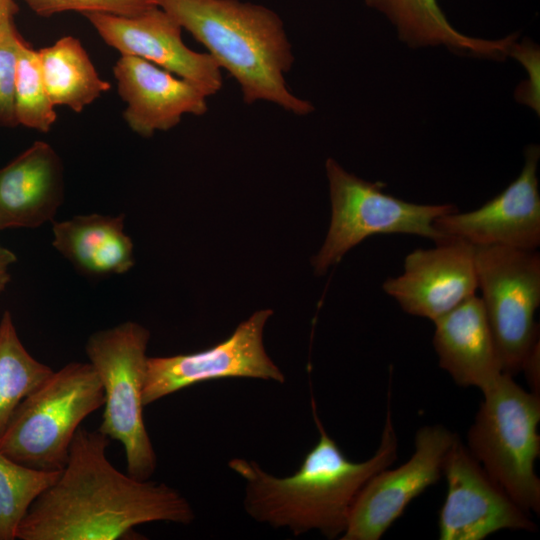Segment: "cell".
Wrapping results in <instances>:
<instances>
[{
	"mask_svg": "<svg viewBox=\"0 0 540 540\" xmlns=\"http://www.w3.org/2000/svg\"><path fill=\"white\" fill-rule=\"evenodd\" d=\"M111 440L80 426L57 480L40 494L21 521L20 540H118L149 522L190 524L194 511L176 489L139 480L106 456Z\"/></svg>",
	"mask_w": 540,
	"mask_h": 540,
	"instance_id": "1",
	"label": "cell"
},
{
	"mask_svg": "<svg viewBox=\"0 0 540 540\" xmlns=\"http://www.w3.org/2000/svg\"><path fill=\"white\" fill-rule=\"evenodd\" d=\"M315 407L312 399L320 437L293 475L275 477L242 458L228 465L246 483L244 507L254 520L286 527L295 536L317 530L327 538H340L363 486L397 459L398 439L387 409L378 449L366 461L353 462L325 431Z\"/></svg>",
	"mask_w": 540,
	"mask_h": 540,
	"instance_id": "2",
	"label": "cell"
},
{
	"mask_svg": "<svg viewBox=\"0 0 540 540\" xmlns=\"http://www.w3.org/2000/svg\"><path fill=\"white\" fill-rule=\"evenodd\" d=\"M200 42L220 68L239 84L247 104L274 103L299 116L313 105L291 93L285 74L294 63L280 17L239 0H155Z\"/></svg>",
	"mask_w": 540,
	"mask_h": 540,
	"instance_id": "3",
	"label": "cell"
},
{
	"mask_svg": "<svg viewBox=\"0 0 540 540\" xmlns=\"http://www.w3.org/2000/svg\"><path fill=\"white\" fill-rule=\"evenodd\" d=\"M483 394L467 448L485 472L526 512L540 513V396L503 373Z\"/></svg>",
	"mask_w": 540,
	"mask_h": 540,
	"instance_id": "4",
	"label": "cell"
},
{
	"mask_svg": "<svg viewBox=\"0 0 540 540\" xmlns=\"http://www.w3.org/2000/svg\"><path fill=\"white\" fill-rule=\"evenodd\" d=\"M103 404L94 367L70 362L17 406L0 437V451L34 469L61 471L82 421Z\"/></svg>",
	"mask_w": 540,
	"mask_h": 540,
	"instance_id": "5",
	"label": "cell"
},
{
	"mask_svg": "<svg viewBox=\"0 0 540 540\" xmlns=\"http://www.w3.org/2000/svg\"><path fill=\"white\" fill-rule=\"evenodd\" d=\"M149 330L134 321L91 334L85 345L104 391V411L97 430L123 446L127 474L148 480L157 456L143 419V389Z\"/></svg>",
	"mask_w": 540,
	"mask_h": 540,
	"instance_id": "6",
	"label": "cell"
},
{
	"mask_svg": "<svg viewBox=\"0 0 540 540\" xmlns=\"http://www.w3.org/2000/svg\"><path fill=\"white\" fill-rule=\"evenodd\" d=\"M331 200V222L325 241L312 260L315 273L324 274L357 244L375 234H411L438 243L447 237L435 229L436 218L457 210L453 204H417L383 191L347 172L337 161L325 164Z\"/></svg>",
	"mask_w": 540,
	"mask_h": 540,
	"instance_id": "7",
	"label": "cell"
},
{
	"mask_svg": "<svg viewBox=\"0 0 540 540\" xmlns=\"http://www.w3.org/2000/svg\"><path fill=\"white\" fill-rule=\"evenodd\" d=\"M477 288L503 372L515 375L539 342L540 255L499 245L474 246Z\"/></svg>",
	"mask_w": 540,
	"mask_h": 540,
	"instance_id": "8",
	"label": "cell"
},
{
	"mask_svg": "<svg viewBox=\"0 0 540 540\" xmlns=\"http://www.w3.org/2000/svg\"><path fill=\"white\" fill-rule=\"evenodd\" d=\"M271 309L259 310L241 322L226 340L194 353L148 357L143 404L149 405L184 388L224 378H258L285 382L267 355L263 330Z\"/></svg>",
	"mask_w": 540,
	"mask_h": 540,
	"instance_id": "9",
	"label": "cell"
},
{
	"mask_svg": "<svg viewBox=\"0 0 540 540\" xmlns=\"http://www.w3.org/2000/svg\"><path fill=\"white\" fill-rule=\"evenodd\" d=\"M457 434L441 424L418 429L414 452L402 465L380 470L359 492L341 540H379L413 499L442 476Z\"/></svg>",
	"mask_w": 540,
	"mask_h": 540,
	"instance_id": "10",
	"label": "cell"
},
{
	"mask_svg": "<svg viewBox=\"0 0 540 540\" xmlns=\"http://www.w3.org/2000/svg\"><path fill=\"white\" fill-rule=\"evenodd\" d=\"M447 493L439 513V539L482 540L500 530L537 526L457 437L444 463Z\"/></svg>",
	"mask_w": 540,
	"mask_h": 540,
	"instance_id": "11",
	"label": "cell"
},
{
	"mask_svg": "<svg viewBox=\"0 0 540 540\" xmlns=\"http://www.w3.org/2000/svg\"><path fill=\"white\" fill-rule=\"evenodd\" d=\"M83 15L101 38L122 55L152 62L194 83L208 96L221 89V68L208 53L188 48L182 40V27L160 7L155 6L133 17L100 12Z\"/></svg>",
	"mask_w": 540,
	"mask_h": 540,
	"instance_id": "12",
	"label": "cell"
},
{
	"mask_svg": "<svg viewBox=\"0 0 540 540\" xmlns=\"http://www.w3.org/2000/svg\"><path fill=\"white\" fill-rule=\"evenodd\" d=\"M402 310L431 320L475 295L474 246L453 237L430 249H416L404 259V271L382 285Z\"/></svg>",
	"mask_w": 540,
	"mask_h": 540,
	"instance_id": "13",
	"label": "cell"
},
{
	"mask_svg": "<svg viewBox=\"0 0 540 540\" xmlns=\"http://www.w3.org/2000/svg\"><path fill=\"white\" fill-rule=\"evenodd\" d=\"M539 155L538 146H529L520 174L501 193L473 211L436 218L435 229L473 246L536 250L540 246Z\"/></svg>",
	"mask_w": 540,
	"mask_h": 540,
	"instance_id": "14",
	"label": "cell"
},
{
	"mask_svg": "<svg viewBox=\"0 0 540 540\" xmlns=\"http://www.w3.org/2000/svg\"><path fill=\"white\" fill-rule=\"evenodd\" d=\"M113 72L127 103L124 119L141 136L167 131L183 115L201 116L208 110L209 96L200 87L140 57L121 55Z\"/></svg>",
	"mask_w": 540,
	"mask_h": 540,
	"instance_id": "15",
	"label": "cell"
},
{
	"mask_svg": "<svg viewBox=\"0 0 540 540\" xmlns=\"http://www.w3.org/2000/svg\"><path fill=\"white\" fill-rule=\"evenodd\" d=\"M439 366L462 387L482 393L504 373L480 297L473 295L433 321Z\"/></svg>",
	"mask_w": 540,
	"mask_h": 540,
	"instance_id": "16",
	"label": "cell"
},
{
	"mask_svg": "<svg viewBox=\"0 0 540 540\" xmlns=\"http://www.w3.org/2000/svg\"><path fill=\"white\" fill-rule=\"evenodd\" d=\"M63 197L59 156L49 144L34 142L0 169V231L53 222Z\"/></svg>",
	"mask_w": 540,
	"mask_h": 540,
	"instance_id": "17",
	"label": "cell"
},
{
	"mask_svg": "<svg viewBox=\"0 0 540 540\" xmlns=\"http://www.w3.org/2000/svg\"><path fill=\"white\" fill-rule=\"evenodd\" d=\"M52 245L83 275L101 278L127 273L135 264L125 216L97 213L53 221Z\"/></svg>",
	"mask_w": 540,
	"mask_h": 540,
	"instance_id": "18",
	"label": "cell"
},
{
	"mask_svg": "<svg viewBox=\"0 0 540 540\" xmlns=\"http://www.w3.org/2000/svg\"><path fill=\"white\" fill-rule=\"evenodd\" d=\"M383 13L408 45H444L478 56L499 58L509 54L514 35L499 40L469 37L455 29L440 9L437 0H365Z\"/></svg>",
	"mask_w": 540,
	"mask_h": 540,
	"instance_id": "19",
	"label": "cell"
},
{
	"mask_svg": "<svg viewBox=\"0 0 540 540\" xmlns=\"http://www.w3.org/2000/svg\"><path fill=\"white\" fill-rule=\"evenodd\" d=\"M44 83L53 105L80 112L110 89L101 79L80 41L65 36L38 51Z\"/></svg>",
	"mask_w": 540,
	"mask_h": 540,
	"instance_id": "20",
	"label": "cell"
},
{
	"mask_svg": "<svg viewBox=\"0 0 540 540\" xmlns=\"http://www.w3.org/2000/svg\"><path fill=\"white\" fill-rule=\"evenodd\" d=\"M53 372L27 351L6 310L0 320V437L17 406Z\"/></svg>",
	"mask_w": 540,
	"mask_h": 540,
	"instance_id": "21",
	"label": "cell"
},
{
	"mask_svg": "<svg viewBox=\"0 0 540 540\" xmlns=\"http://www.w3.org/2000/svg\"><path fill=\"white\" fill-rule=\"evenodd\" d=\"M59 474L25 466L0 451V540L16 539L28 509Z\"/></svg>",
	"mask_w": 540,
	"mask_h": 540,
	"instance_id": "22",
	"label": "cell"
},
{
	"mask_svg": "<svg viewBox=\"0 0 540 540\" xmlns=\"http://www.w3.org/2000/svg\"><path fill=\"white\" fill-rule=\"evenodd\" d=\"M15 115L18 124L45 133L57 117L44 83L38 51L25 41L17 61Z\"/></svg>",
	"mask_w": 540,
	"mask_h": 540,
	"instance_id": "23",
	"label": "cell"
},
{
	"mask_svg": "<svg viewBox=\"0 0 540 540\" xmlns=\"http://www.w3.org/2000/svg\"><path fill=\"white\" fill-rule=\"evenodd\" d=\"M23 42L12 20L0 24V125L3 126L18 124L15 115V80Z\"/></svg>",
	"mask_w": 540,
	"mask_h": 540,
	"instance_id": "24",
	"label": "cell"
},
{
	"mask_svg": "<svg viewBox=\"0 0 540 540\" xmlns=\"http://www.w3.org/2000/svg\"><path fill=\"white\" fill-rule=\"evenodd\" d=\"M36 14L44 17L65 11L100 12L133 17L155 6V0H23Z\"/></svg>",
	"mask_w": 540,
	"mask_h": 540,
	"instance_id": "25",
	"label": "cell"
},
{
	"mask_svg": "<svg viewBox=\"0 0 540 540\" xmlns=\"http://www.w3.org/2000/svg\"><path fill=\"white\" fill-rule=\"evenodd\" d=\"M540 341L537 342L527 355L521 371L525 373L531 392H540Z\"/></svg>",
	"mask_w": 540,
	"mask_h": 540,
	"instance_id": "26",
	"label": "cell"
},
{
	"mask_svg": "<svg viewBox=\"0 0 540 540\" xmlns=\"http://www.w3.org/2000/svg\"><path fill=\"white\" fill-rule=\"evenodd\" d=\"M16 260L17 258L11 250L0 245V295L11 279L9 268Z\"/></svg>",
	"mask_w": 540,
	"mask_h": 540,
	"instance_id": "27",
	"label": "cell"
},
{
	"mask_svg": "<svg viewBox=\"0 0 540 540\" xmlns=\"http://www.w3.org/2000/svg\"><path fill=\"white\" fill-rule=\"evenodd\" d=\"M17 11L15 0H0V24L13 20Z\"/></svg>",
	"mask_w": 540,
	"mask_h": 540,
	"instance_id": "28",
	"label": "cell"
}]
</instances>
